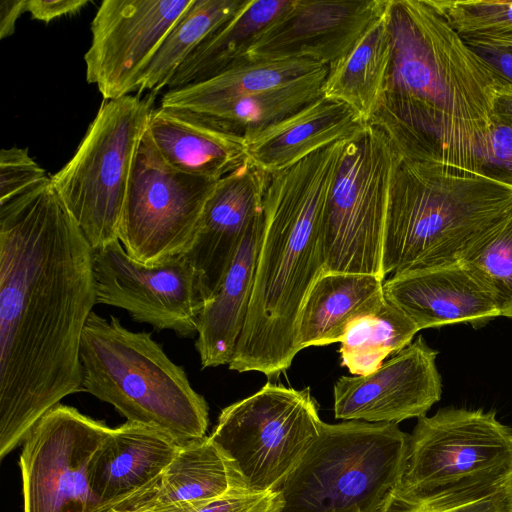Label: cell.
<instances>
[{
    "label": "cell",
    "mask_w": 512,
    "mask_h": 512,
    "mask_svg": "<svg viewBox=\"0 0 512 512\" xmlns=\"http://www.w3.org/2000/svg\"><path fill=\"white\" fill-rule=\"evenodd\" d=\"M326 65L308 59L245 62L206 81L168 90L161 106L194 110L201 106L273 89Z\"/></svg>",
    "instance_id": "obj_28"
},
{
    "label": "cell",
    "mask_w": 512,
    "mask_h": 512,
    "mask_svg": "<svg viewBox=\"0 0 512 512\" xmlns=\"http://www.w3.org/2000/svg\"><path fill=\"white\" fill-rule=\"evenodd\" d=\"M390 55L384 11L352 49L329 66L322 96L347 105L366 124L382 95Z\"/></svg>",
    "instance_id": "obj_26"
},
{
    "label": "cell",
    "mask_w": 512,
    "mask_h": 512,
    "mask_svg": "<svg viewBox=\"0 0 512 512\" xmlns=\"http://www.w3.org/2000/svg\"><path fill=\"white\" fill-rule=\"evenodd\" d=\"M363 125L347 105L321 96L298 112L246 138L248 159L271 174L349 138Z\"/></svg>",
    "instance_id": "obj_22"
},
{
    "label": "cell",
    "mask_w": 512,
    "mask_h": 512,
    "mask_svg": "<svg viewBox=\"0 0 512 512\" xmlns=\"http://www.w3.org/2000/svg\"><path fill=\"white\" fill-rule=\"evenodd\" d=\"M154 95L104 100L74 156L51 176L93 250L119 240L123 206Z\"/></svg>",
    "instance_id": "obj_7"
},
{
    "label": "cell",
    "mask_w": 512,
    "mask_h": 512,
    "mask_svg": "<svg viewBox=\"0 0 512 512\" xmlns=\"http://www.w3.org/2000/svg\"><path fill=\"white\" fill-rule=\"evenodd\" d=\"M193 0H104L91 22L86 80L104 100L138 91L144 72Z\"/></svg>",
    "instance_id": "obj_14"
},
{
    "label": "cell",
    "mask_w": 512,
    "mask_h": 512,
    "mask_svg": "<svg viewBox=\"0 0 512 512\" xmlns=\"http://www.w3.org/2000/svg\"><path fill=\"white\" fill-rule=\"evenodd\" d=\"M491 293L501 316L512 318V213L460 261Z\"/></svg>",
    "instance_id": "obj_32"
},
{
    "label": "cell",
    "mask_w": 512,
    "mask_h": 512,
    "mask_svg": "<svg viewBox=\"0 0 512 512\" xmlns=\"http://www.w3.org/2000/svg\"><path fill=\"white\" fill-rule=\"evenodd\" d=\"M470 47L505 81L512 83V50L486 46Z\"/></svg>",
    "instance_id": "obj_38"
},
{
    "label": "cell",
    "mask_w": 512,
    "mask_h": 512,
    "mask_svg": "<svg viewBox=\"0 0 512 512\" xmlns=\"http://www.w3.org/2000/svg\"><path fill=\"white\" fill-rule=\"evenodd\" d=\"M94 250L45 177L0 204V457L83 391L80 343L96 301Z\"/></svg>",
    "instance_id": "obj_1"
},
{
    "label": "cell",
    "mask_w": 512,
    "mask_h": 512,
    "mask_svg": "<svg viewBox=\"0 0 512 512\" xmlns=\"http://www.w3.org/2000/svg\"><path fill=\"white\" fill-rule=\"evenodd\" d=\"M511 472V428L492 411L443 408L417 418L400 488L419 498L495 492Z\"/></svg>",
    "instance_id": "obj_8"
},
{
    "label": "cell",
    "mask_w": 512,
    "mask_h": 512,
    "mask_svg": "<svg viewBox=\"0 0 512 512\" xmlns=\"http://www.w3.org/2000/svg\"><path fill=\"white\" fill-rule=\"evenodd\" d=\"M27 0H2L0 2V38L14 34L18 18L26 10Z\"/></svg>",
    "instance_id": "obj_40"
},
{
    "label": "cell",
    "mask_w": 512,
    "mask_h": 512,
    "mask_svg": "<svg viewBox=\"0 0 512 512\" xmlns=\"http://www.w3.org/2000/svg\"><path fill=\"white\" fill-rule=\"evenodd\" d=\"M387 2L292 0L256 38L247 60L308 59L331 66L384 13Z\"/></svg>",
    "instance_id": "obj_16"
},
{
    "label": "cell",
    "mask_w": 512,
    "mask_h": 512,
    "mask_svg": "<svg viewBox=\"0 0 512 512\" xmlns=\"http://www.w3.org/2000/svg\"><path fill=\"white\" fill-rule=\"evenodd\" d=\"M235 491L250 490L234 461L210 436H205L180 446L162 475L155 506L200 503Z\"/></svg>",
    "instance_id": "obj_25"
},
{
    "label": "cell",
    "mask_w": 512,
    "mask_h": 512,
    "mask_svg": "<svg viewBox=\"0 0 512 512\" xmlns=\"http://www.w3.org/2000/svg\"><path fill=\"white\" fill-rule=\"evenodd\" d=\"M217 181L171 166L147 130L134 161L118 230L128 255L151 266L182 254L193 240Z\"/></svg>",
    "instance_id": "obj_11"
},
{
    "label": "cell",
    "mask_w": 512,
    "mask_h": 512,
    "mask_svg": "<svg viewBox=\"0 0 512 512\" xmlns=\"http://www.w3.org/2000/svg\"><path fill=\"white\" fill-rule=\"evenodd\" d=\"M247 0H193L168 32L147 66L138 93H158L180 65L213 31L232 18Z\"/></svg>",
    "instance_id": "obj_29"
},
{
    "label": "cell",
    "mask_w": 512,
    "mask_h": 512,
    "mask_svg": "<svg viewBox=\"0 0 512 512\" xmlns=\"http://www.w3.org/2000/svg\"><path fill=\"white\" fill-rule=\"evenodd\" d=\"M110 431L60 403L44 414L20 454L24 512H96L89 468Z\"/></svg>",
    "instance_id": "obj_12"
},
{
    "label": "cell",
    "mask_w": 512,
    "mask_h": 512,
    "mask_svg": "<svg viewBox=\"0 0 512 512\" xmlns=\"http://www.w3.org/2000/svg\"><path fill=\"white\" fill-rule=\"evenodd\" d=\"M292 0H247L228 21L208 35L171 78L168 90L206 81L248 62L247 54L260 33Z\"/></svg>",
    "instance_id": "obj_24"
},
{
    "label": "cell",
    "mask_w": 512,
    "mask_h": 512,
    "mask_svg": "<svg viewBox=\"0 0 512 512\" xmlns=\"http://www.w3.org/2000/svg\"><path fill=\"white\" fill-rule=\"evenodd\" d=\"M263 207L249 224L224 278L202 308L195 342L202 368L229 364L249 309L263 233Z\"/></svg>",
    "instance_id": "obj_21"
},
{
    "label": "cell",
    "mask_w": 512,
    "mask_h": 512,
    "mask_svg": "<svg viewBox=\"0 0 512 512\" xmlns=\"http://www.w3.org/2000/svg\"><path fill=\"white\" fill-rule=\"evenodd\" d=\"M494 121L512 127V83L505 81L494 102Z\"/></svg>",
    "instance_id": "obj_41"
},
{
    "label": "cell",
    "mask_w": 512,
    "mask_h": 512,
    "mask_svg": "<svg viewBox=\"0 0 512 512\" xmlns=\"http://www.w3.org/2000/svg\"><path fill=\"white\" fill-rule=\"evenodd\" d=\"M383 292L419 331L457 323L480 327L501 316L488 289L461 263L394 274Z\"/></svg>",
    "instance_id": "obj_18"
},
{
    "label": "cell",
    "mask_w": 512,
    "mask_h": 512,
    "mask_svg": "<svg viewBox=\"0 0 512 512\" xmlns=\"http://www.w3.org/2000/svg\"><path fill=\"white\" fill-rule=\"evenodd\" d=\"M147 130L166 162L190 175L217 181L248 160L244 138L191 111L160 105Z\"/></svg>",
    "instance_id": "obj_20"
},
{
    "label": "cell",
    "mask_w": 512,
    "mask_h": 512,
    "mask_svg": "<svg viewBox=\"0 0 512 512\" xmlns=\"http://www.w3.org/2000/svg\"><path fill=\"white\" fill-rule=\"evenodd\" d=\"M437 354L419 336L376 371L340 377L333 388L335 418L398 424L426 415L442 394Z\"/></svg>",
    "instance_id": "obj_15"
},
{
    "label": "cell",
    "mask_w": 512,
    "mask_h": 512,
    "mask_svg": "<svg viewBox=\"0 0 512 512\" xmlns=\"http://www.w3.org/2000/svg\"><path fill=\"white\" fill-rule=\"evenodd\" d=\"M180 446L168 434L147 425L127 421L111 428L89 468L96 512L159 485Z\"/></svg>",
    "instance_id": "obj_19"
},
{
    "label": "cell",
    "mask_w": 512,
    "mask_h": 512,
    "mask_svg": "<svg viewBox=\"0 0 512 512\" xmlns=\"http://www.w3.org/2000/svg\"><path fill=\"white\" fill-rule=\"evenodd\" d=\"M93 274L97 304L124 309L157 330L197 335L204 300L182 254L149 266L130 257L115 240L94 250Z\"/></svg>",
    "instance_id": "obj_13"
},
{
    "label": "cell",
    "mask_w": 512,
    "mask_h": 512,
    "mask_svg": "<svg viewBox=\"0 0 512 512\" xmlns=\"http://www.w3.org/2000/svg\"><path fill=\"white\" fill-rule=\"evenodd\" d=\"M82 389L127 421L154 427L181 445L206 435L209 408L151 336L91 312L80 343Z\"/></svg>",
    "instance_id": "obj_5"
},
{
    "label": "cell",
    "mask_w": 512,
    "mask_h": 512,
    "mask_svg": "<svg viewBox=\"0 0 512 512\" xmlns=\"http://www.w3.org/2000/svg\"><path fill=\"white\" fill-rule=\"evenodd\" d=\"M322 422L309 388L267 382L225 407L210 438L234 461L251 492H276L318 436Z\"/></svg>",
    "instance_id": "obj_10"
},
{
    "label": "cell",
    "mask_w": 512,
    "mask_h": 512,
    "mask_svg": "<svg viewBox=\"0 0 512 512\" xmlns=\"http://www.w3.org/2000/svg\"><path fill=\"white\" fill-rule=\"evenodd\" d=\"M375 512H506L502 490L419 498L400 488L387 496Z\"/></svg>",
    "instance_id": "obj_33"
},
{
    "label": "cell",
    "mask_w": 512,
    "mask_h": 512,
    "mask_svg": "<svg viewBox=\"0 0 512 512\" xmlns=\"http://www.w3.org/2000/svg\"><path fill=\"white\" fill-rule=\"evenodd\" d=\"M398 159L384 133L367 124L346 139L323 216L324 272L385 278L384 226Z\"/></svg>",
    "instance_id": "obj_9"
},
{
    "label": "cell",
    "mask_w": 512,
    "mask_h": 512,
    "mask_svg": "<svg viewBox=\"0 0 512 512\" xmlns=\"http://www.w3.org/2000/svg\"><path fill=\"white\" fill-rule=\"evenodd\" d=\"M269 176L248 159L219 179L208 198L193 240L182 253L204 303L218 290L249 224L262 209Z\"/></svg>",
    "instance_id": "obj_17"
},
{
    "label": "cell",
    "mask_w": 512,
    "mask_h": 512,
    "mask_svg": "<svg viewBox=\"0 0 512 512\" xmlns=\"http://www.w3.org/2000/svg\"><path fill=\"white\" fill-rule=\"evenodd\" d=\"M383 280L369 274L323 272L300 312L299 350L341 342L349 326L384 301Z\"/></svg>",
    "instance_id": "obj_23"
},
{
    "label": "cell",
    "mask_w": 512,
    "mask_h": 512,
    "mask_svg": "<svg viewBox=\"0 0 512 512\" xmlns=\"http://www.w3.org/2000/svg\"><path fill=\"white\" fill-rule=\"evenodd\" d=\"M432 1L469 45L512 50V1Z\"/></svg>",
    "instance_id": "obj_31"
},
{
    "label": "cell",
    "mask_w": 512,
    "mask_h": 512,
    "mask_svg": "<svg viewBox=\"0 0 512 512\" xmlns=\"http://www.w3.org/2000/svg\"><path fill=\"white\" fill-rule=\"evenodd\" d=\"M409 438L398 424L322 422L270 512H375L402 481Z\"/></svg>",
    "instance_id": "obj_6"
},
{
    "label": "cell",
    "mask_w": 512,
    "mask_h": 512,
    "mask_svg": "<svg viewBox=\"0 0 512 512\" xmlns=\"http://www.w3.org/2000/svg\"><path fill=\"white\" fill-rule=\"evenodd\" d=\"M329 66L262 92L201 106L194 110L244 139L298 112L322 96Z\"/></svg>",
    "instance_id": "obj_27"
},
{
    "label": "cell",
    "mask_w": 512,
    "mask_h": 512,
    "mask_svg": "<svg viewBox=\"0 0 512 512\" xmlns=\"http://www.w3.org/2000/svg\"><path fill=\"white\" fill-rule=\"evenodd\" d=\"M345 141L270 174L251 301L230 370L277 376L300 351L298 320L325 269L323 216Z\"/></svg>",
    "instance_id": "obj_3"
},
{
    "label": "cell",
    "mask_w": 512,
    "mask_h": 512,
    "mask_svg": "<svg viewBox=\"0 0 512 512\" xmlns=\"http://www.w3.org/2000/svg\"><path fill=\"white\" fill-rule=\"evenodd\" d=\"M482 174L512 185V127L495 122Z\"/></svg>",
    "instance_id": "obj_36"
},
{
    "label": "cell",
    "mask_w": 512,
    "mask_h": 512,
    "mask_svg": "<svg viewBox=\"0 0 512 512\" xmlns=\"http://www.w3.org/2000/svg\"><path fill=\"white\" fill-rule=\"evenodd\" d=\"M276 492L235 491L200 503L155 506L151 512H270Z\"/></svg>",
    "instance_id": "obj_35"
},
{
    "label": "cell",
    "mask_w": 512,
    "mask_h": 512,
    "mask_svg": "<svg viewBox=\"0 0 512 512\" xmlns=\"http://www.w3.org/2000/svg\"><path fill=\"white\" fill-rule=\"evenodd\" d=\"M503 501L506 512H512V472L503 485Z\"/></svg>",
    "instance_id": "obj_42"
},
{
    "label": "cell",
    "mask_w": 512,
    "mask_h": 512,
    "mask_svg": "<svg viewBox=\"0 0 512 512\" xmlns=\"http://www.w3.org/2000/svg\"><path fill=\"white\" fill-rule=\"evenodd\" d=\"M389 68L366 123L399 158L482 174L494 102L505 80L432 0H388Z\"/></svg>",
    "instance_id": "obj_2"
},
{
    "label": "cell",
    "mask_w": 512,
    "mask_h": 512,
    "mask_svg": "<svg viewBox=\"0 0 512 512\" xmlns=\"http://www.w3.org/2000/svg\"><path fill=\"white\" fill-rule=\"evenodd\" d=\"M88 3L87 0H27L26 10L33 19L49 23L79 12Z\"/></svg>",
    "instance_id": "obj_37"
},
{
    "label": "cell",
    "mask_w": 512,
    "mask_h": 512,
    "mask_svg": "<svg viewBox=\"0 0 512 512\" xmlns=\"http://www.w3.org/2000/svg\"><path fill=\"white\" fill-rule=\"evenodd\" d=\"M46 176L28 149L11 147L0 152V204L17 196Z\"/></svg>",
    "instance_id": "obj_34"
},
{
    "label": "cell",
    "mask_w": 512,
    "mask_h": 512,
    "mask_svg": "<svg viewBox=\"0 0 512 512\" xmlns=\"http://www.w3.org/2000/svg\"><path fill=\"white\" fill-rule=\"evenodd\" d=\"M418 331L403 311L385 299L378 308L349 326L340 342L341 366L357 376L370 374L386 357L410 345Z\"/></svg>",
    "instance_id": "obj_30"
},
{
    "label": "cell",
    "mask_w": 512,
    "mask_h": 512,
    "mask_svg": "<svg viewBox=\"0 0 512 512\" xmlns=\"http://www.w3.org/2000/svg\"><path fill=\"white\" fill-rule=\"evenodd\" d=\"M158 485L127 497L102 512H151L155 507Z\"/></svg>",
    "instance_id": "obj_39"
},
{
    "label": "cell",
    "mask_w": 512,
    "mask_h": 512,
    "mask_svg": "<svg viewBox=\"0 0 512 512\" xmlns=\"http://www.w3.org/2000/svg\"><path fill=\"white\" fill-rule=\"evenodd\" d=\"M512 213V185L441 164L399 158L385 218L386 275L460 263Z\"/></svg>",
    "instance_id": "obj_4"
}]
</instances>
